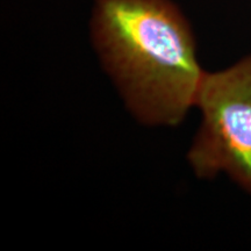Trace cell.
Wrapping results in <instances>:
<instances>
[{
  "label": "cell",
  "instance_id": "obj_1",
  "mask_svg": "<svg viewBox=\"0 0 251 251\" xmlns=\"http://www.w3.org/2000/svg\"><path fill=\"white\" fill-rule=\"evenodd\" d=\"M93 42L136 119L177 126L196 106L206 71L190 26L169 0H97Z\"/></svg>",
  "mask_w": 251,
  "mask_h": 251
},
{
  "label": "cell",
  "instance_id": "obj_2",
  "mask_svg": "<svg viewBox=\"0 0 251 251\" xmlns=\"http://www.w3.org/2000/svg\"><path fill=\"white\" fill-rule=\"evenodd\" d=\"M196 107L202 120L187 153L193 172L205 179L226 174L251 193V56L205 72Z\"/></svg>",
  "mask_w": 251,
  "mask_h": 251
}]
</instances>
